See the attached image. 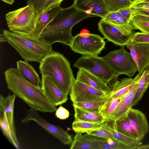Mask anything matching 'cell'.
<instances>
[{"instance_id": "6da1fadb", "label": "cell", "mask_w": 149, "mask_h": 149, "mask_svg": "<svg viewBox=\"0 0 149 149\" xmlns=\"http://www.w3.org/2000/svg\"><path fill=\"white\" fill-rule=\"evenodd\" d=\"M7 88L21 99L31 109L43 113H53L57 109L44 94L41 87L34 85L24 78L17 68L4 72Z\"/></svg>"}, {"instance_id": "7a4b0ae2", "label": "cell", "mask_w": 149, "mask_h": 149, "mask_svg": "<svg viewBox=\"0 0 149 149\" xmlns=\"http://www.w3.org/2000/svg\"><path fill=\"white\" fill-rule=\"evenodd\" d=\"M94 17L78 10L73 4L67 8H61L40 36L52 45L59 42L68 45L73 36V27L84 19Z\"/></svg>"}, {"instance_id": "3957f363", "label": "cell", "mask_w": 149, "mask_h": 149, "mask_svg": "<svg viewBox=\"0 0 149 149\" xmlns=\"http://www.w3.org/2000/svg\"><path fill=\"white\" fill-rule=\"evenodd\" d=\"M39 69L42 76L49 77L65 94L68 95L74 77L69 61L63 54L52 50L40 63Z\"/></svg>"}, {"instance_id": "277c9868", "label": "cell", "mask_w": 149, "mask_h": 149, "mask_svg": "<svg viewBox=\"0 0 149 149\" xmlns=\"http://www.w3.org/2000/svg\"><path fill=\"white\" fill-rule=\"evenodd\" d=\"M3 33L7 42L17 51L24 61L40 63L52 51V44L42 36H26L4 29Z\"/></svg>"}, {"instance_id": "5b68a950", "label": "cell", "mask_w": 149, "mask_h": 149, "mask_svg": "<svg viewBox=\"0 0 149 149\" xmlns=\"http://www.w3.org/2000/svg\"><path fill=\"white\" fill-rule=\"evenodd\" d=\"M38 15L33 6L27 5L8 12L5 15V19L10 31L22 36H32Z\"/></svg>"}, {"instance_id": "8992f818", "label": "cell", "mask_w": 149, "mask_h": 149, "mask_svg": "<svg viewBox=\"0 0 149 149\" xmlns=\"http://www.w3.org/2000/svg\"><path fill=\"white\" fill-rule=\"evenodd\" d=\"M73 66L86 70L108 84L117 79L118 76L103 57L98 56L82 55L76 61Z\"/></svg>"}, {"instance_id": "52a82bcc", "label": "cell", "mask_w": 149, "mask_h": 149, "mask_svg": "<svg viewBox=\"0 0 149 149\" xmlns=\"http://www.w3.org/2000/svg\"><path fill=\"white\" fill-rule=\"evenodd\" d=\"M104 38L88 32H81L72 36L68 45L74 52L82 55L98 56L105 48Z\"/></svg>"}, {"instance_id": "ba28073f", "label": "cell", "mask_w": 149, "mask_h": 149, "mask_svg": "<svg viewBox=\"0 0 149 149\" xmlns=\"http://www.w3.org/2000/svg\"><path fill=\"white\" fill-rule=\"evenodd\" d=\"M125 46L110 52L103 58L118 76L124 74L131 77L138 69L130 53L126 50Z\"/></svg>"}, {"instance_id": "9c48e42d", "label": "cell", "mask_w": 149, "mask_h": 149, "mask_svg": "<svg viewBox=\"0 0 149 149\" xmlns=\"http://www.w3.org/2000/svg\"><path fill=\"white\" fill-rule=\"evenodd\" d=\"M30 121L36 122L63 145L71 144L73 140L72 138L67 132L59 126L49 123L39 115L37 111L31 108L28 111L26 116L22 120V122L27 124Z\"/></svg>"}, {"instance_id": "30bf717a", "label": "cell", "mask_w": 149, "mask_h": 149, "mask_svg": "<svg viewBox=\"0 0 149 149\" xmlns=\"http://www.w3.org/2000/svg\"><path fill=\"white\" fill-rule=\"evenodd\" d=\"M108 94L73 79L70 92V99L73 104L92 101L105 97Z\"/></svg>"}, {"instance_id": "8fae6325", "label": "cell", "mask_w": 149, "mask_h": 149, "mask_svg": "<svg viewBox=\"0 0 149 149\" xmlns=\"http://www.w3.org/2000/svg\"><path fill=\"white\" fill-rule=\"evenodd\" d=\"M98 29L108 41L120 46H125L129 42L133 34L127 30L100 20L98 24Z\"/></svg>"}, {"instance_id": "7c38bea8", "label": "cell", "mask_w": 149, "mask_h": 149, "mask_svg": "<svg viewBox=\"0 0 149 149\" xmlns=\"http://www.w3.org/2000/svg\"><path fill=\"white\" fill-rule=\"evenodd\" d=\"M16 96L9 93L6 97L0 95V119L10 128L13 136L17 139L14 118V110Z\"/></svg>"}, {"instance_id": "4fadbf2b", "label": "cell", "mask_w": 149, "mask_h": 149, "mask_svg": "<svg viewBox=\"0 0 149 149\" xmlns=\"http://www.w3.org/2000/svg\"><path fill=\"white\" fill-rule=\"evenodd\" d=\"M126 46L141 75L149 63V43L129 42Z\"/></svg>"}, {"instance_id": "5bb4252c", "label": "cell", "mask_w": 149, "mask_h": 149, "mask_svg": "<svg viewBox=\"0 0 149 149\" xmlns=\"http://www.w3.org/2000/svg\"><path fill=\"white\" fill-rule=\"evenodd\" d=\"M41 87L49 101L56 106L65 103L68 95L65 94L48 76H42Z\"/></svg>"}, {"instance_id": "9a60e30c", "label": "cell", "mask_w": 149, "mask_h": 149, "mask_svg": "<svg viewBox=\"0 0 149 149\" xmlns=\"http://www.w3.org/2000/svg\"><path fill=\"white\" fill-rule=\"evenodd\" d=\"M141 75L139 73L133 78H124L118 81L117 79L109 86L111 91L106 97L104 102L113 99L122 98L138 82Z\"/></svg>"}, {"instance_id": "2e32d148", "label": "cell", "mask_w": 149, "mask_h": 149, "mask_svg": "<svg viewBox=\"0 0 149 149\" xmlns=\"http://www.w3.org/2000/svg\"><path fill=\"white\" fill-rule=\"evenodd\" d=\"M127 116L139 140L142 141L149 131V125L146 116L139 110L132 108L129 110Z\"/></svg>"}, {"instance_id": "e0dca14e", "label": "cell", "mask_w": 149, "mask_h": 149, "mask_svg": "<svg viewBox=\"0 0 149 149\" xmlns=\"http://www.w3.org/2000/svg\"><path fill=\"white\" fill-rule=\"evenodd\" d=\"M107 139L99 137L88 133L82 135L76 133L71 144L70 149H99Z\"/></svg>"}, {"instance_id": "ac0fdd59", "label": "cell", "mask_w": 149, "mask_h": 149, "mask_svg": "<svg viewBox=\"0 0 149 149\" xmlns=\"http://www.w3.org/2000/svg\"><path fill=\"white\" fill-rule=\"evenodd\" d=\"M78 10L102 18L109 12L104 0H74L73 4Z\"/></svg>"}, {"instance_id": "d6986e66", "label": "cell", "mask_w": 149, "mask_h": 149, "mask_svg": "<svg viewBox=\"0 0 149 149\" xmlns=\"http://www.w3.org/2000/svg\"><path fill=\"white\" fill-rule=\"evenodd\" d=\"M139 80L134 86L121 98L116 109L106 121L111 120L115 121L127 115L129 110L132 108L131 104L138 88Z\"/></svg>"}, {"instance_id": "ffe728a7", "label": "cell", "mask_w": 149, "mask_h": 149, "mask_svg": "<svg viewBox=\"0 0 149 149\" xmlns=\"http://www.w3.org/2000/svg\"><path fill=\"white\" fill-rule=\"evenodd\" d=\"M76 79L108 94L111 91L110 87L103 80L83 69H79Z\"/></svg>"}, {"instance_id": "44dd1931", "label": "cell", "mask_w": 149, "mask_h": 149, "mask_svg": "<svg viewBox=\"0 0 149 149\" xmlns=\"http://www.w3.org/2000/svg\"><path fill=\"white\" fill-rule=\"evenodd\" d=\"M61 8V5L46 10L39 14L33 36H39L47 26L53 19Z\"/></svg>"}, {"instance_id": "7402d4cb", "label": "cell", "mask_w": 149, "mask_h": 149, "mask_svg": "<svg viewBox=\"0 0 149 149\" xmlns=\"http://www.w3.org/2000/svg\"><path fill=\"white\" fill-rule=\"evenodd\" d=\"M101 126L112 134L113 138L128 147L130 149H136L142 144L141 141L125 135L118 132L116 129L112 120L105 121L102 123Z\"/></svg>"}, {"instance_id": "603a6c76", "label": "cell", "mask_w": 149, "mask_h": 149, "mask_svg": "<svg viewBox=\"0 0 149 149\" xmlns=\"http://www.w3.org/2000/svg\"><path fill=\"white\" fill-rule=\"evenodd\" d=\"M17 68L27 80L38 87H41V80L33 67L27 61L19 60L17 62Z\"/></svg>"}, {"instance_id": "cb8c5ba5", "label": "cell", "mask_w": 149, "mask_h": 149, "mask_svg": "<svg viewBox=\"0 0 149 149\" xmlns=\"http://www.w3.org/2000/svg\"><path fill=\"white\" fill-rule=\"evenodd\" d=\"M101 20L133 33L134 29L132 21L129 22L121 17L117 12H109Z\"/></svg>"}, {"instance_id": "d4e9b609", "label": "cell", "mask_w": 149, "mask_h": 149, "mask_svg": "<svg viewBox=\"0 0 149 149\" xmlns=\"http://www.w3.org/2000/svg\"><path fill=\"white\" fill-rule=\"evenodd\" d=\"M75 121H81L102 123L105 120L99 112H93L73 107Z\"/></svg>"}, {"instance_id": "484cf974", "label": "cell", "mask_w": 149, "mask_h": 149, "mask_svg": "<svg viewBox=\"0 0 149 149\" xmlns=\"http://www.w3.org/2000/svg\"><path fill=\"white\" fill-rule=\"evenodd\" d=\"M141 75L137 90L132 102V108L138 104L149 87V63Z\"/></svg>"}, {"instance_id": "4316f807", "label": "cell", "mask_w": 149, "mask_h": 149, "mask_svg": "<svg viewBox=\"0 0 149 149\" xmlns=\"http://www.w3.org/2000/svg\"><path fill=\"white\" fill-rule=\"evenodd\" d=\"M112 121L114 127L118 132L127 136L139 140L136 132L130 124L127 115L115 121Z\"/></svg>"}, {"instance_id": "83f0119b", "label": "cell", "mask_w": 149, "mask_h": 149, "mask_svg": "<svg viewBox=\"0 0 149 149\" xmlns=\"http://www.w3.org/2000/svg\"><path fill=\"white\" fill-rule=\"evenodd\" d=\"M130 21L134 16L140 15L149 18V0H134L129 6Z\"/></svg>"}, {"instance_id": "f1b7e54d", "label": "cell", "mask_w": 149, "mask_h": 149, "mask_svg": "<svg viewBox=\"0 0 149 149\" xmlns=\"http://www.w3.org/2000/svg\"><path fill=\"white\" fill-rule=\"evenodd\" d=\"M102 123L81 121H75L72 124V130L76 133H87L100 128Z\"/></svg>"}, {"instance_id": "f546056e", "label": "cell", "mask_w": 149, "mask_h": 149, "mask_svg": "<svg viewBox=\"0 0 149 149\" xmlns=\"http://www.w3.org/2000/svg\"><path fill=\"white\" fill-rule=\"evenodd\" d=\"M106 97L96 100L77 102L72 104V105L73 107H77L89 111L99 112Z\"/></svg>"}, {"instance_id": "4dcf8cb0", "label": "cell", "mask_w": 149, "mask_h": 149, "mask_svg": "<svg viewBox=\"0 0 149 149\" xmlns=\"http://www.w3.org/2000/svg\"><path fill=\"white\" fill-rule=\"evenodd\" d=\"M121 98L113 99L107 102H104L101 107L99 113L107 121L116 109Z\"/></svg>"}, {"instance_id": "1f68e13d", "label": "cell", "mask_w": 149, "mask_h": 149, "mask_svg": "<svg viewBox=\"0 0 149 149\" xmlns=\"http://www.w3.org/2000/svg\"><path fill=\"white\" fill-rule=\"evenodd\" d=\"M131 21L134 29L142 32L149 33V18L142 15H136Z\"/></svg>"}, {"instance_id": "d6a6232c", "label": "cell", "mask_w": 149, "mask_h": 149, "mask_svg": "<svg viewBox=\"0 0 149 149\" xmlns=\"http://www.w3.org/2000/svg\"><path fill=\"white\" fill-rule=\"evenodd\" d=\"M109 12H117L121 9L129 7L130 0H104Z\"/></svg>"}, {"instance_id": "836d02e7", "label": "cell", "mask_w": 149, "mask_h": 149, "mask_svg": "<svg viewBox=\"0 0 149 149\" xmlns=\"http://www.w3.org/2000/svg\"><path fill=\"white\" fill-rule=\"evenodd\" d=\"M99 149H130L127 146L113 138L107 139L106 142Z\"/></svg>"}, {"instance_id": "e575fe53", "label": "cell", "mask_w": 149, "mask_h": 149, "mask_svg": "<svg viewBox=\"0 0 149 149\" xmlns=\"http://www.w3.org/2000/svg\"><path fill=\"white\" fill-rule=\"evenodd\" d=\"M129 42L149 43V33L142 32L133 33L130 38Z\"/></svg>"}, {"instance_id": "d590c367", "label": "cell", "mask_w": 149, "mask_h": 149, "mask_svg": "<svg viewBox=\"0 0 149 149\" xmlns=\"http://www.w3.org/2000/svg\"><path fill=\"white\" fill-rule=\"evenodd\" d=\"M49 0H28L27 5L34 6L36 12L39 14L44 11Z\"/></svg>"}, {"instance_id": "8d00e7d4", "label": "cell", "mask_w": 149, "mask_h": 149, "mask_svg": "<svg viewBox=\"0 0 149 149\" xmlns=\"http://www.w3.org/2000/svg\"><path fill=\"white\" fill-rule=\"evenodd\" d=\"M87 133L101 138L106 139L113 138L111 133L101 126L98 129L89 132Z\"/></svg>"}, {"instance_id": "74e56055", "label": "cell", "mask_w": 149, "mask_h": 149, "mask_svg": "<svg viewBox=\"0 0 149 149\" xmlns=\"http://www.w3.org/2000/svg\"><path fill=\"white\" fill-rule=\"evenodd\" d=\"M55 111L56 116L60 119L65 120L69 116L68 111L61 105H60Z\"/></svg>"}, {"instance_id": "f35d334b", "label": "cell", "mask_w": 149, "mask_h": 149, "mask_svg": "<svg viewBox=\"0 0 149 149\" xmlns=\"http://www.w3.org/2000/svg\"><path fill=\"white\" fill-rule=\"evenodd\" d=\"M117 12L121 17L128 20L129 22H131L130 21L131 13L129 7L121 9Z\"/></svg>"}, {"instance_id": "ab89813d", "label": "cell", "mask_w": 149, "mask_h": 149, "mask_svg": "<svg viewBox=\"0 0 149 149\" xmlns=\"http://www.w3.org/2000/svg\"><path fill=\"white\" fill-rule=\"evenodd\" d=\"M64 0H49L45 10L49 9L56 6L60 5Z\"/></svg>"}, {"instance_id": "60d3db41", "label": "cell", "mask_w": 149, "mask_h": 149, "mask_svg": "<svg viewBox=\"0 0 149 149\" xmlns=\"http://www.w3.org/2000/svg\"><path fill=\"white\" fill-rule=\"evenodd\" d=\"M7 40L6 36L3 33L0 34V42H7Z\"/></svg>"}, {"instance_id": "b9f144b4", "label": "cell", "mask_w": 149, "mask_h": 149, "mask_svg": "<svg viewBox=\"0 0 149 149\" xmlns=\"http://www.w3.org/2000/svg\"><path fill=\"white\" fill-rule=\"evenodd\" d=\"M136 149H149V144L141 145L138 146Z\"/></svg>"}, {"instance_id": "7bdbcfd3", "label": "cell", "mask_w": 149, "mask_h": 149, "mask_svg": "<svg viewBox=\"0 0 149 149\" xmlns=\"http://www.w3.org/2000/svg\"><path fill=\"white\" fill-rule=\"evenodd\" d=\"M1 0L3 1L4 2L6 3L9 4H10V5L13 4L14 2V0Z\"/></svg>"}, {"instance_id": "ee69618b", "label": "cell", "mask_w": 149, "mask_h": 149, "mask_svg": "<svg viewBox=\"0 0 149 149\" xmlns=\"http://www.w3.org/2000/svg\"><path fill=\"white\" fill-rule=\"evenodd\" d=\"M132 2L134 0H130Z\"/></svg>"}]
</instances>
